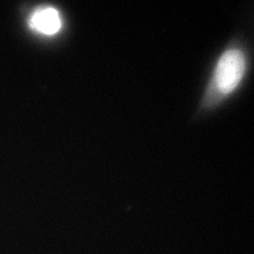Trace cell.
<instances>
[{
    "mask_svg": "<svg viewBox=\"0 0 254 254\" xmlns=\"http://www.w3.org/2000/svg\"><path fill=\"white\" fill-rule=\"evenodd\" d=\"M245 69L243 52L236 49L226 51L217 63L209 94L217 97L230 93L239 84Z\"/></svg>",
    "mask_w": 254,
    "mask_h": 254,
    "instance_id": "1",
    "label": "cell"
},
{
    "mask_svg": "<svg viewBox=\"0 0 254 254\" xmlns=\"http://www.w3.org/2000/svg\"><path fill=\"white\" fill-rule=\"evenodd\" d=\"M30 22L37 31L47 35L57 33L61 26L58 10L51 7L36 10L32 15Z\"/></svg>",
    "mask_w": 254,
    "mask_h": 254,
    "instance_id": "2",
    "label": "cell"
}]
</instances>
